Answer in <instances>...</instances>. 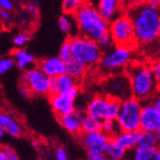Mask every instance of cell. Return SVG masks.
Masks as SVG:
<instances>
[{
  "label": "cell",
  "mask_w": 160,
  "mask_h": 160,
  "mask_svg": "<svg viewBox=\"0 0 160 160\" xmlns=\"http://www.w3.org/2000/svg\"><path fill=\"white\" fill-rule=\"evenodd\" d=\"M126 12L133 23L136 47L160 44V8L151 7L147 2H135Z\"/></svg>",
  "instance_id": "6da1fadb"
},
{
  "label": "cell",
  "mask_w": 160,
  "mask_h": 160,
  "mask_svg": "<svg viewBox=\"0 0 160 160\" xmlns=\"http://www.w3.org/2000/svg\"><path fill=\"white\" fill-rule=\"evenodd\" d=\"M78 34L98 41L108 34V22L101 16L96 6L87 1L74 14Z\"/></svg>",
  "instance_id": "7a4b0ae2"
},
{
  "label": "cell",
  "mask_w": 160,
  "mask_h": 160,
  "mask_svg": "<svg viewBox=\"0 0 160 160\" xmlns=\"http://www.w3.org/2000/svg\"><path fill=\"white\" fill-rule=\"evenodd\" d=\"M132 87V97L140 102L151 101L158 90L149 62H132L125 70Z\"/></svg>",
  "instance_id": "3957f363"
},
{
  "label": "cell",
  "mask_w": 160,
  "mask_h": 160,
  "mask_svg": "<svg viewBox=\"0 0 160 160\" xmlns=\"http://www.w3.org/2000/svg\"><path fill=\"white\" fill-rule=\"evenodd\" d=\"M135 47L114 45L110 50L103 53L98 68L105 76L125 71L126 68L134 62Z\"/></svg>",
  "instance_id": "277c9868"
},
{
  "label": "cell",
  "mask_w": 160,
  "mask_h": 160,
  "mask_svg": "<svg viewBox=\"0 0 160 160\" xmlns=\"http://www.w3.org/2000/svg\"><path fill=\"white\" fill-rule=\"evenodd\" d=\"M72 47V57L87 67H97L103 52L97 41L79 34L69 38Z\"/></svg>",
  "instance_id": "5b68a950"
},
{
  "label": "cell",
  "mask_w": 160,
  "mask_h": 160,
  "mask_svg": "<svg viewBox=\"0 0 160 160\" xmlns=\"http://www.w3.org/2000/svg\"><path fill=\"white\" fill-rule=\"evenodd\" d=\"M142 102L129 97L121 101L120 108L116 122L123 132H138L140 130V113Z\"/></svg>",
  "instance_id": "8992f818"
},
{
  "label": "cell",
  "mask_w": 160,
  "mask_h": 160,
  "mask_svg": "<svg viewBox=\"0 0 160 160\" xmlns=\"http://www.w3.org/2000/svg\"><path fill=\"white\" fill-rule=\"evenodd\" d=\"M108 35L115 45L136 47L133 23L126 12L109 22Z\"/></svg>",
  "instance_id": "52a82bcc"
},
{
  "label": "cell",
  "mask_w": 160,
  "mask_h": 160,
  "mask_svg": "<svg viewBox=\"0 0 160 160\" xmlns=\"http://www.w3.org/2000/svg\"><path fill=\"white\" fill-rule=\"evenodd\" d=\"M121 102L105 94L94 95L86 104L84 113L93 116L101 121L116 119Z\"/></svg>",
  "instance_id": "ba28073f"
},
{
  "label": "cell",
  "mask_w": 160,
  "mask_h": 160,
  "mask_svg": "<svg viewBox=\"0 0 160 160\" xmlns=\"http://www.w3.org/2000/svg\"><path fill=\"white\" fill-rule=\"evenodd\" d=\"M101 85L104 92L103 94L120 102L129 97H132L129 78L125 71L106 76Z\"/></svg>",
  "instance_id": "9c48e42d"
},
{
  "label": "cell",
  "mask_w": 160,
  "mask_h": 160,
  "mask_svg": "<svg viewBox=\"0 0 160 160\" xmlns=\"http://www.w3.org/2000/svg\"><path fill=\"white\" fill-rule=\"evenodd\" d=\"M21 83L28 87L33 96L48 97L51 94V78L37 64L23 71Z\"/></svg>",
  "instance_id": "30bf717a"
},
{
  "label": "cell",
  "mask_w": 160,
  "mask_h": 160,
  "mask_svg": "<svg viewBox=\"0 0 160 160\" xmlns=\"http://www.w3.org/2000/svg\"><path fill=\"white\" fill-rule=\"evenodd\" d=\"M80 92V85L78 84L64 93H52L48 96L50 107L57 117L76 109L75 102Z\"/></svg>",
  "instance_id": "8fae6325"
},
{
  "label": "cell",
  "mask_w": 160,
  "mask_h": 160,
  "mask_svg": "<svg viewBox=\"0 0 160 160\" xmlns=\"http://www.w3.org/2000/svg\"><path fill=\"white\" fill-rule=\"evenodd\" d=\"M82 147L87 153H104L110 138L102 130L90 132H82L79 136Z\"/></svg>",
  "instance_id": "7c38bea8"
},
{
  "label": "cell",
  "mask_w": 160,
  "mask_h": 160,
  "mask_svg": "<svg viewBox=\"0 0 160 160\" xmlns=\"http://www.w3.org/2000/svg\"><path fill=\"white\" fill-rule=\"evenodd\" d=\"M160 128V112L151 101L143 102L140 113V130L156 132Z\"/></svg>",
  "instance_id": "4fadbf2b"
},
{
  "label": "cell",
  "mask_w": 160,
  "mask_h": 160,
  "mask_svg": "<svg viewBox=\"0 0 160 160\" xmlns=\"http://www.w3.org/2000/svg\"><path fill=\"white\" fill-rule=\"evenodd\" d=\"M0 127L4 130L5 134L12 137H21L25 133L22 123L12 112L0 109Z\"/></svg>",
  "instance_id": "5bb4252c"
},
{
  "label": "cell",
  "mask_w": 160,
  "mask_h": 160,
  "mask_svg": "<svg viewBox=\"0 0 160 160\" xmlns=\"http://www.w3.org/2000/svg\"><path fill=\"white\" fill-rule=\"evenodd\" d=\"M94 5L108 23L125 12L124 0H95Z\"/></svg>",
  "instance_id": "9a60e30c"
},
{
  "label": "cell",
  "mask_w": 160,
  "mask_h": 160,
  "mask_svg": "<svg viewBox=\"0 0 160 160\" xmlns=\"http://www.w3.org/2000/svg\"><path fill=\"white\" fill-rule=\"evenodd\" d=\"M82 113L80 110H73L72 112L62 114L58 116V121L60 125L66 130L67 132L74 136H79L82 132Z\"/></svg>",
  "instance_id": "2e32d148"
},
{
  "label": "cell",
  "mask_w": 160,
  "mask_h": 160,
  "mask_svg": "<svg viewBox=\"0 0 160 160\" xmlns=\"http://www.w3.org/2000/svg\"><path fill=\"white\" fill-rule=\"evenodd\" d=\"M37 65L50 78H55L64 74L66 68V63L62 62L58 56L42 59L38 62Z\"/></svg>",
  "instance_id": "e0dca14e"
},
{
  "label": "cell",
  "mask_w": 160,
  "mask_h": 160,
  "mask_svg": "<svg viewBox=\"0 0 160 160\" xmlns=\"http://www.w3.org/2000/svg\"><path fill=\"white\" fill-rule=\"evenodd\" d=\"M12 58L17 67L20 70H26L37 64L36 56L25 48H16L12 52Z\"/></svg>",
  "instance_id": "ac0fdd59"
},
{
  "label": "cell",
  "mask_w": 160,
  "mask_h": 160,
  "mask_svg": "<svg viewBox=\"0 0 160 160\" xmlns=\"http://www.w3.org/2000/svg\"><path fill=\"white\" fill-rule=\"evenodd\" d=\"M125 160H160V149L135 147L126 152Z\"/></svg>",
  "instance_id": "d6986e66"
},
{
  "label": "cell",
  "mask_w": 160,
  "mask_h": 160,
  "mask_svg": "<svg viewBox=\"0 0 160 160\" xmlns=\"http://www.w3.org/2000/svg\"><path fill=\"white\" fill-rule=\"evenodd\" d=\"M79 82L71 78L66 73L51 78V94L52 93H64L72 87L78 85Z\"/></svg>",
  "instance_id": "ffe728a7"
},
{
  "label": "cell",
  "mask_w": 160,
  "mask_h": 160,
  "mask_svg": "<svg viewBox=\"0 0 160 160\" xmlns=\"http://www.w3.org/2000/svg\"><path fill=\"white\" fill-rule=\"evenodd\" d=\"M137 136L138 132H123V130H120L117 134L111 138V140L117 144L119 147L124 149L126 152H128L136 147Z\"/></svg>",
  "instance_id": "44dd1931"
},
{
  "label": "cell",
  "mask_w": 160,
  "mask_h": 160,
  "mask_svg": "<svg viewBox=\"0 0 160 160\" xmlns=\"http://www.w3.org/2000/svg\"><path fill=\"white\" fill-rule=\"evenodd\" d=\"M58 26H59L60 31L69 38L78 34L77 25L73 14L63 12L58 20Z\"/></svg>",
  "instance_id": "7402d4cb"
},
{
  "label": "cell",
  "mask_w": 160,
  "mask_h": 160,
  "mask_svg": "<svg viewBox=\"0 0 160 160\" xmlns=\"http://www.w3.org/2000/svg\"><path fill=\"white\" fill-rule=\"evenodd\" d=\"M87 70H88V67L86 65H84L83 63L73 60L72 59L70 62H68L66 63V68H65V73L67 75H69L71 78H73L76 82H80L82 81L85 74Z\"/></svg>",
  "instance_id": "603a6c76"
},
{
  "label": "cell",
  "mask_w": 160,
  "mask_h": 160,
  "mask_svg": "<svg viewBox=\"0 0 160 160\" xmlns=\"http://www.w3.org/2000/svg\"><path fill=\"white\" fill-rule=\"evenodd\" d=\"M136 147H139V148H155V147H157L156 134L154 132L138 130Z\"/></svg>",
  "instance_id": "cb8c5ba5"
},
{
  "label": "cell",
  "mask_w": 160,
  "mask_h": 160,
  "mask_svg": "<svg viewBox=\"0 0 160 160\" xmlns=\"http://www.w3.org/2000/svg\"><path fill=\"white\" fill-rule=\"evenodd\" d=\"M126 151L119 147L117 144L114 143L111 139L109 140L107 148L105 150V154L108 158V160H125Z\"/></svg>",
  "instance_id": "d4e9b609"
},
{
  "label": "cell",
  "mask_w": 160,
  "mask_h": 160,
  "mask_svg": "<svg viewBox=\"0 0 160 160\" xmlns=\"http://www.w3.org/2000/svg\"><path fill=\"white\" fill-rule=\"evenodd\" d=\"M102 122L103 121H101L100 119L84 113L82 116V132H96V130H101Z\"/></svg>",
  "instance_id": "484cf974"
},
{
  "label": "cell",
  "mask_w": 160,
  "mask_h": 160,
  "mask_svg": "<svg viewBox=\"0 0 160 160\" xmlns=\"http://www.w3.org/2000/svg\"><path fill=\"white\" fill-rule=\"evenodd\" d=\"M101 130L111 139L113 136L117 134L121 129L115 119H108V120H104L102 122Z\"/></svg>",
  "instance_id": "4316f807"
},
{
  "label": "cell",
  "mask_w": 160,
  "mask_h": 160,
  "mask_svg": "<svg viewBox=\"0 0 160 160\" xmlns=\"http://www.w3.org/2000/svg\"><path fill=\"white\" fill-rule=\"evenodd\" d=\"M87 0H62V8L63 12L74 14Z\"/></svg>",
  "instance_id": "83f0119b"
},
{
  "label": "cell",
  "mask_w": 160,
  "mask_h": 160,
  "mask_svg": "<svg viewBox=\"0 0 160 160\" xmlns=\"http://www.w3.org/2000/svg\"><path fill=\"white\" fill-rule=\"evenodd\" d=\"M58 57L60 58V59L64 62L65 63H67L68 62H70L72 59H73V57H72V47H71V42H70V38H67L65 39L60 47V50H59V55Z\"/></svg>",
  "instance_id": "f1b7e54d"
},
{
  "label": "cell",
  "mask_w": 160,
  "mask_h": 160,
  "mask_svg": "<svg viewBox=\"0 0 160 160\" xmlns=\"http://www.w3.org/2000/svg\"><path fill=\"white\" fill-rule=\"evenodd\" d=\"M16 66L14 61L12 57H2L0 58V76L6 75L11 72Z\"/></svg>",
  "instance_id": "f546056e"
},
{
  "label": "cell",
  "mask_w": 160,
  "mask_h": 160,
  "mask_svg": "<svg viewBox=\"0 0 160 160\" xmlns=\"http://www.w3.org/2000/svg\"><path fill=\"white\" fill-rule=\"evenodd\" d=\"M31 39V35L28 33H20L12 38V43L16 48H22Z\"/></svg>",
  "instance_id": "4dcf8cb0"
},
{
  "label": "cell",
  "mask_w": 160,
  "mask_h": 160,
  "mask_svg": "<svg viewBox=\"0 0 160 160\" xmlns=\"http://www.w3.org/2000/svg\"><path fill=\"white\" fill-rule=\"evenodd\" d=\"M97 43H98V45H99V47H100V49L102 50V52H106V51H108V50H110L115 44H114V42H113V40H112V38H111V37L108 34V35H106V36H104L103 38H101L98 41H97Z\"/></svg>",
  "instance_id": "1f68e13d"
},
{
  "label": "cell",
  "mask_w": 160,
  "mask_h": 160,
  "mask_svg": "<svg viewBox=\"0 0 160 160\" xmlns=\"http://www.w3.org/2000/svg\"><path fill=\"white\" fill-rule=\"evenodd\" d=\"M149 63H150V66H151V70L152 72L153 78L155 80L157 88L160 89V61H158L156 59H153Z\"/></svg>",
  "instance_id": "d6a6232c"
},
{
  "label": "cell",
  "mask_w": 160,
  "mask_h": 160,
  "mask_svg": "<svg viewBox=\"0 0 160 160\" xmlns=\"http://www.w3.org/2000/svg\"><path fill=\"white\" fill-rule=\"evenodd\" d=\"M26 10L30 12L32 16L36 17L38 14L39 11V1L38 0H30L26 6Z\"/></svg>",
  "instance_id": "836d02e7"
},
{
  "label": "cell",
  "mask_w": 160,
  "mask_h": 160,
  "mask_svg": "<svg viewBox=\"0 0 160 160\" xmlns=\"http://www.w3.org/2000/svg\"><path fill=\"white\" fill-rule=\"evenodd\" d=\"M2 149H3V152H4L6 157L8 158V160H19V156H18V152L12 147L2 146Z\"/></svg>",
  "instance_id": "e575fe53"
},
{
  "label": "cell",
  "mask_w": 160,
  "mask_h": 160,
  "mask_svg": "<svg viewBox=\"0 0 160 160\" xmlns=\"http://www.w3.org/2000/svg\"><path fill=\"white\" fill-rule=\"evenodd\" d=\"M18 92L21 95V97L26 99V100H28V99H30L31 97H33L31 91L29 90L28 87L26 85H24L23 83H20V85L18 86Z\"/></svg>",
  "instance_id": "d590c367"
},
{
  "label": "cell",
  "mask_w": 160,
  "mask_h": 160,
  "mask_svg": "<svg viewBox=\"0 0 160 160\" xmlns=\"http://www.w3.org/2000/svg\"><path fill=\"white\" fill-rule=\"evenodd\" d=\"M56 160H69L66 151L63 148H58L56 151Z\"/></svg>",
  "instance_id": "8d00e7d4"
},
{
  "label": "cell",
  "mask_w": 160,
  "mask_h": 160,
  "mask_svg": "<svg viewBox=\"0 0 160 160\" xmlns=\"http://www.w3.org/2000/svg\"><path fill=\"white\" fill-rule=\"evenodd\" d=\"M86 160H108L105 153H88Z\"/></svg>",
  "instance_id": "74e56055"
},
{
  "label": "cell",
  "mask_w": 160,
  "mask_h": 160,
  "mask_svg": "<svg viewBox=\"0 0 160 160\" xmlns=\"http://www.w3.org/2000/svg\"><path fill=\"white\" fill-rule=\"evenodd\" d=\"M151 102L153 104V106L157 108V110L160 112V89H158L155 94L151 99Z\"/></svg>",
  "instance_id": "f35d334b"
},
{
  "label": "cell",
  "mask_w": 160,
  "mask_h": 160,
  "mask_svg": "<svg viewBox=\"0 0 160 160\" xmlns=\"http://www.w3.org/2000/svg\"><path fill=\"white\" fill-rule=\"evenodd\" d=\"M2 4V10L12 12L13 10V3L12 0H1Z\"/></svg>",
  "instance_id": "ab89813d"
},
{
  "label": "cell",
  "mask_w": 160,
  "mask_h": 160,
  "mask_svg": "<svg viewBox=\"0 0 160 160\" xmlns=\"http://www.w3.org/2000/svg\"><path fill=\"white\" fill-rule=\"evenodd\" d=\"M0 20L3 21L4 23H8L11 20L10 12L5 11V10H1V11H0Z\"/></svg>",
  "instance_id": "60d3db41"
},
{
  "label": "cell",
  "mask_w": 160,
  "mask_h": 160,
  "mask_svg": "<svg viewBox=\"0 0 160 160\" xmlns=\"http://www.w3.org/2000/svg\"><path fill=\"white\" fill-rule=\"evenodd\" d=\"M0 160H8V158L6 157L4 152H3L2 146H0Z\"/></svg>",
  "instance_id": "b9f144b4"
},
{
  "label": "cell",
  "mask_w": 160,
  "mask_h": 160,
  "mask_svg": "<svg viewBox=\"0 0 160 160\" xmlns=\"http://www.w3.org/2000/svg\"><path fill=\"white\" fill-rule=\"evenodd\" d=\"M156 134V139H157V147L160 149V128L155 132Z\"/></svg>",
  "instance_id": "7bdbcfd3"
},
{
  "label": "cell",
  "mask_w": 160,
  "mask_h": 160,
  "mask_svg": "<svg viewBox=\"0 0 160 160\" xmlns=\"http://www.w3.org/2000/svg\"><path fill=\"white\" fill-rule=\"evenodd\" d=\"M154 59H156V60L160 61V46L157 48L156 52L154 53Z\"/></svg>",
  "instance_id": "ee69618b"
},
{
  "label": "cell",
  "mask_w": 160,
  "mask_h": 160,
  "mask_svg": "<svg viewBox=\"0 0 160 160\" xmlns=\"http://www.w3.org/2000/svg\"><path fill=\"white\" fill-rule=\"evenodd\" d=\"M32 146L35 147V148H38L39 147V142L37 141V140H32Z\"/></svg>",
  "instance_id": "f6af8a7d"
},
{
  "label": "cell",
  "mask_w": 160,
  "mask_h": 160,
  "mask_svg": "<svg viewBox=\"0 0 160 160\" xmlns=\"http://www.w3.org/2000/svg\"><path fill=\"white\" fill-rule=\"evenodd\" d=\"M5 135V132H4V130L2 129V128L0 127V138H2L3 136Z\"/></svg>",
  "instance_id": "bcb514c9"
},
{
  "label": "cell",
  "mask_w": 160,
  "mask_h": 160,
  "mask_svg": "<svg viewBox=\"0 0 160 160\" xmlns=\"http://www.w3.org/2000/svg\"><path fill=\"white\" fill-rule=\"evenodd\" d=\"M147 0H135V2H146Z\"/></svg>",
  "instance_id": "7dc6e473"
},
{
  "label": "cell",
  "mask_w": 160,
  "mask_h": 160,
  "mask_svg": "<svg viewBox=\"0 0 160 160\" xmlns=\"http://www.w3.org/2000/svg\"><path fill=\"white\" fill-rule=\"evenodd\" d=\"M88 2H90V3H92V4H94V2H95V0H87Z\"/></svg>",
  "instance_id": "c3c4849f"
},
{
  "label": "cell",
  "mask_w": 160,
  "mask_h": 160,
  "mask_svg": "<svg viewBox=\"0 0 160 160\" xmlns=\"http://www.w3.org/2000/svg\"><path fill=\"white\" fill-rule=\"evenodd\" d=\"M2 10V4H1V0H0V11Z\"/></svg>",
  "instance_id": "681fc988"
},
{
  "label": "cell",
  "mask_w": 160,
  "mask_h": 160,
  "mask_svg": "<svg viewBox=\"0 0 160 160\" xmlns=\"http://www.w3.org/2000/svg\"><path fill=\"white\" fill-rule=\"evenodd\" d=\"M38 160H44V159H42V158H38Z\"/></svg>",
  "instance_id": "f907efd6"
},
{
  "label": "cell",
  "mask_w": 160,
  "mask_h": 160,
  "mask_svg": "<svg viewBox=\"0 0 160 160\" xmlns=\"http://www.w3.org/2000/svg\"><path fill=\"white\" fill-rule=\"evenodd\" d=\"M159 43H160V38H159Z\"/></svg>",
  "instance_id": "816d5d0a"
},
{
  "label": "cell",
  "mask_w": 160,
  "mask_h": 160,
  "mask_svg": "<svg viewBox=\"0 0 160 160\" xmlns=\"http://www.w3.org/2000/svg\"><path fill=\"white\" fill-rule=\"evenodd\" d=\"M158 1H159V2H160V0H158Z\"/></svg>",
  "instance_id": "f5cc1de1"
}]
</instances>
